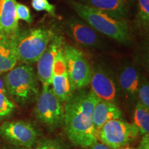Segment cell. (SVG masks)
<instances>
[{"instance_id": "1", "label": "cell", "mask_w": 149, "mask_h": 149, "mask_svg": "<svg viewBox=\"0 0 149 149\" xmlns=\"http://www.w3.org/2000/svg\"><path fill=\"white\" fill-rule=\"evenodd\" d=\"M99 100L91 90H81L74 93L65 102V131L68 139L76 146L88 148L97 141L93 112Z\"/></svg>"}, {"instance_id": "2", "label": "cell", "mask_w": 149, "mask_h": 149, "mask_svg": "<svg viewBox=\"0 0 149 149\" xmlns=\"http://www.w3.org/2000/svg\"><path fill=\"white\" fill-rule=\"evenodd\" d=\"M70 4L77 15L95 31L122 44L130 40L129 26L124 20L117 19L103 11L79 1H70Z\"/></svg>"}, {"instance_id": "3", "label": "cell", "mask_w": 149, "mask_h": 149, "mask_svg": "<svg viewBox=\"0 0 149 149\" xmlns=\"http://www.w3.org/2000/svg\"><path fill=\"white\" fill-rule=\"evenodd\" d=\"M3 80L7 93L20 105L31 103L40 94L37 77L30 64L15 66L7 72Z\"/></svg>"}, {"instance_id": "4", "label": "cell", "mask_w": 149, "mask_h": 149, "mask_svg": "<svg viewBox=\"0 0 149 149\" xmlns=\"http://www.w3.org/2000/svg\"><path fill=\"white\" fill-rule=\"evenodd\" d=\"M53 37V33L47 29L19 30L13 35L17 61L26 64L36 63Z\"/></svg>"}, {"instance_id": "5", "label": "cell", "mask_w": 149, "mask_h": 149, "mask_svg": "<svg viewBox=\"0 0 149 149\" xmlns=\"http://www.w3.org/2000/svg\"><path fill=\"white\" fill-rule=\"evenodd\" d=\"M35 113L38 120L51 129L59 127L64 123V111L61 102L50 86L42 87L37 98Z\"/></svg>"}, {"instance_id": "6", "label": "cell", "mask_w": 149, "mask_h": 149, "mask_svg": "<svg viewBox=\"0 0 149 149\" xmlns=\"http://www.w3.org/2000/svg\"><path fill=\"white\" fill-rule=\"evenodd\" d=\"M138 135L139 129L135 124L120 119L107 122L97 133V137L102 142L113 149L122 148Z\"/></svg>"}, {"instance_id": "7", "label": "cell", "mask_w": 149, "mask_h": 149, "mask_svg": "<svg viewBox=\"0 0 149 149\" xmlns=\"http://www.w3.org/2000/svg\"><path fill=\"white\" fill-rule=\"evenodd\" d=\"M66 70L76 88L82 89L91 81L90 66L84 54L76 48L67 45L63 49Z\"/></svg>"}, {"instance_id": "8", "label": "cell", "mask_w": 149, "mask_h": 149, "mask_svg": "<svg viewBox=\"0 0 149 149\" xmlns=\"http://www.w3.org/2000/svg\"><path fill=\"white\" fill-rule=\"evenodd\" d=\"M0 134L15 146L26 148L34 146L38 137L34 126L24 121L3 123L0 127Z\"/></svg>"}, {"instance_id": "9", "label": "cell", "mask_w": 149, "mask_h": 149, "mask_svg": "<svg viewBox=\"0 0 149 149\" xmlns=\"http://www.w3.org/2000/svg\"><path fill=\"white\" fill-rule=\"evenodd\" d=\"M51 85L54 94L61 103L66 102L75 91V86L67 72L62 48L55 57Z\"/></svg>"}, {"instance_id": "10", "label": "cell", "mask_w": 149, "mask_h": 149, "mask_svg": "<svg viewBox=\"0 0 149 149\" xmlns=\"http://www.w3.org/2000/svg\"><path fill=\"white\" fill-rule=\"evenodd\" d=\"M62 44L61 37L54 36L46 51L37 61V77L43 86H51L55 57L62 48Z\"/></svg>"}, {"instance_id": "11", "label": "cell", "mask_w": 149, "mask_h": 149, "mask_svg": "<svg viewBox=\"0 0 149 149\" xmlns=\"http://www.w3.org/2000/svg\"><path fill=\"white\" fill-rule=\"evenodd\" d=\"M90 84L91 91L100 99L113 102L116 98V84L108 72L103 69H96L92 72Z\"/></svg>"}, {"instance_id": "12", "label": "cell", "mask_w": 149, "mask_h": 149, "mask_svg": "<svg viewBox=\"0 0 149 149\" xmlns=\"http://www.w3.org/2000/svg\"><path fill=\"white\" fill-rule=\"evenodd\" d=\"M16 0H0V33L13 36L19 31Z\"/></svg>"}, {"instance_id": "13", "label": "cell", "mask_w": 149, "mask_h": 149, "mask_svg": "<svg viewBox=\"0 0 149 149\" xmlns=\"http://www.w3.org/2000/svg\"><path fill=\"white\" fill-rule=\"evenodd\" d=\"M68 27L71 37L79 44L97 46L100 44V39L95 30L88 24L74 19L68 22Z\"/></svg>"}, {"instance_id": "14", "label": "cell", "mask_w": 149, "mask_h": 149, "mask_svg": "<svg viewBox=\"0 0 149 149\" xmlns=\"http://www.w3.org/2000/svg\"><path fill=\"white\" fill-rule=\"evenodd\" d=\"M122 117V111L113 102L100 99L93 112V123L97 132L109 121L118 120Z\"/></svg>"}, {"instance_id": "15", "label": "cell", "mask_w": 149, "mask_h": 149, "mask_svg": "<svg viewBox=\"0 0 149 149\" xmlns=\"http://www.w3.org/2000/svg\"><path fill=\"white\" fill-rule=\"evenodd\" d=\"M13 36L0 33V73L8 72L17 64Z\"/></svg>"}, {"instance_id": "16", "label": "cell", "mask_w": 149, "mask_h": 149, "mask_svg": "<svg viewBox=\"0 0 149 149\" xmlns=\"http://www.w3.org/2000/svg\"><path fill=\"white\" fill-rule=\"evenodd\" d=\"M79 2L103 11L117 19L124 20L127 15L126 5L121 0H79Z\"/></svg>"}, {"instance_id": "17", "label": "cell", "mask_w": 149, "mask_h": 149, "mask_svg": "<svg viewBox=\"0 0 149 149\" xmlns=\"http://www.w3.org/2000/svg\"><path fill=\"white\" fill-rule=\"evenodd\" d=\"M140 83V76L135 67L131 66L124 67L119 74L120 86L131 97H136L137 96Z\"/></svg>"}, {"instance_id": "18", "label": "cell", "mask_w": 149, "mask_h": 149, "mask_svg": "<svg viewBox=\"0 0 149 149\" xmlns=\"http://www.w3.org/2000/svg\"><path fill=\"white\" fill-rule=\"evenodd\" d=\"M15 109V104L8 98L6 93H0V118L10 115Z\"/></svg>"}, {"instance_id": "19", "label": "cell", "mask_w": 149, "mask_h": 149, "mask_svg": "<svg viewBox=\"0 0 149 149\" xmlns=\"http://www.w3.org/2000/svg\"><path fill=\"white\" fill-rule=\"evenodd\" d=\"M138 19L141 26L148 29L149 24V0H138Z\"/></svg>"}, {"instance_id": "20", "label": "cell", "mask_w": 149, "mask_h": 149, "mask_svg": "<svg viewBox=\"0 0 149 149\" xmlns=\"http://www.w3.org/2000/svg\"><path fill=\"white\" fill-rule=\"evenodd\" d=\"M31 5L37 11H46L53 17H56L55 6L49 2L48 0H32Z\"/></svg>"}, {"instance_id": "21", "label": "cell", "mask_w": 149, "mask_h": 149, "mask_svg": "<svg viewBox=\"0 0 149 149\" xmlns=\"http://www.w3.org/2000/svg\"><path fill=\"white\" fill-rule=\"evenodd\" d=\"M137 96L139 98V101L137 102L149 109V85L146 80L140 83Z\"/></svg>"}, {"instance_id": "22", "label": "cell", "mask_w": 149, "mask_h": 149, "mask_svg": "<svg viewBox=\"0 0 149 149\" xmlns=\"http://www.w3.org/2000/svg\"><path fill=\"white\" fill-rule=\"evenodd\" d=\"M16 13L18 20H24L29 24H31L32 22L33 19L31 11L27 6L20 3H17Z\"/></svg>"}, {"instance_id": "23", "label": "cell", "mask_w": 149, "mask_h": 149, "mask_svg": "<svg viewBox=\"0 0 149 149\" xmlns=\"http://www.w3.org/2000/svg\"><path fill=\"white\" fill-rule=\"evenodd\" d=\"M148 113H149V109H146L140 103L137 102L135 107V113H134V124L137 127L139 122Z\"/></svg>"}, {"instance_id": "24", "label": "cell", "mask_w": 149, "mask_h": 149, "mask_svg": "<svg viewBox=\"0 0 149 149\" xmlns=\"http://www.w3.org/2000/svg\"><path fill=\"white\" fill-rule=\"evenodd\" d=\"M35 149H64V148L57 141L47 139L41 141Z\"/></svg>"}, {"instance_id": "25", "label": "cell", "mask_w": 149, "mask_h": 149, "mask_svg": "<svg viewBox=\"0 0 149 149\" xmlns=\"http://www.w3.org/2000/svg\"><path fill=\"white\" fill-rule=\"evenodd\" d=\"M139 129V133L144 135L145 134L148 133L149 131V113L146 114L144 117V118L139 122V125L137 126Z\"/></svg>"}, {"instance_id": "26", "label": "cell", "mask_w": 149, "mask_h": 149, "mask_svg": "<svg viewBox=\"0 0 149 149\" xmlns=\"http://www.w3.org/2000/svg\"><path fill=\"white\" fill-rule=\"evenodd\" d=\"M141 149H149V134L146 133L143 136L141 141Z\"/></svg>"}, {"instance_id": "27", "label": "cell", "mask_w": 149, "mask_h": 149, "mask_svg": "<svg viewBox=\"0 0 149 149\" xmlns=\"http://www.w3.org/2000/svg\"><path fill=\"white\" fill-rule=\"evenodd\" d=\"M90 149H111V148H109V146H107V145L103 144V143L95 142L94 144H93L92 146H90Z\"/></svg>"}, {"instance_id": "28", "label": "cell", "mask_w": 149, "mask_h": 149, "mask_svg": "<svg viewBox=\"0 0 149 149\" xmlns=\"http://www.w3.org/2000/svg\"><path fill=\"white\" fill-rule=\"evenodd\" d=\"M0 93H7L6 88V86L4 83V80L3 78L0 77Z\"/></svg>"}, {"instance_id": "29", "label": "cell", "mask_w": 149, "mask_h": 149, "mask_svg": "<svg viewBox=\"0 0 149 149\" xmlns=\"http://www.w3.org/2000/svg\"><path fill=\"white\" fill-rule=\"evenodd\" d=\"M1 149H28L26 148H23V147H20V146H14V147H7V148H3Z\"/></svg>"}, {"instance_id": "30", "label": "cell", "mask_w": 149, "mask_h": 149, "mask_svg": "<svg viewBox=\"0 0 149 149\" xmlns=\"http://www.w3.org/2000/svg\"><path fill=\"white\" fill-rule=\"evenodd\" d=\"M121 1H122V2L124 3L125 5L127 4V1H128V0H121Z\"/></svg>"}, {"instance_id": "31", "label": "cell", "mask_w": 149, "mask_h": 149, "mask_svg": "<svg viewBox=\"0 0 149 149\" xmlns=\"http://www.w3.org/2000/svg\"><path fill=\"white\" fill-rule=\"evenodd\" d=\"M125 149H131V148H125Z\"/></svg>"}]
</instances>
